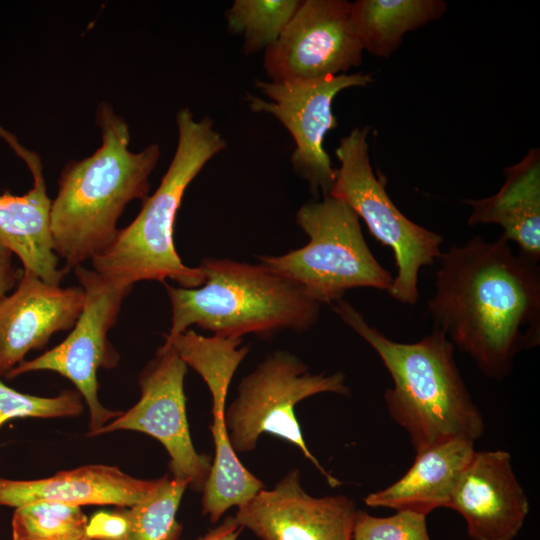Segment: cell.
<instances>
[{
  "label": "cell",
  "mask_w": 540,
  "mask_h": 540,
  "mask_svg": "<svg viewBox=\"0 0 540 540\" xmlns=\"http://www.w3.org/2000/svg\"><path fill=\"white\" fill-rule=\"evenodd\" d=\"M428 300L433 328L442 331L489 378L501 381L515 356L540 343V270L500 236H475L440 256Z\"/></svg>",
  "instance_id": "1"
},
{
  "label": "cell",
  "mask_w": 540,
  "mask_h": 540,
  "mask_svg": "<svg viewBox=\"0 0 540 540\" xmlns=\"http://www.w3.org/2000/svg\"><path fill=\"white\" fill-rule=\"evenodd\" d=\"M96 124L101 146L92 155L64 166L51 202L53 248L67 273L91 261L114 241L127 204L148 197L149 177L161 155L157 144L139 152L129 150V125L109 102L99 104Z\"/></svg>",
  "instance_id": "2"
},
{
  "label": "cell",
  "mask_w": 540,
  "mask_h": 540,
  "mask_svg": "<svg viewBox=\"0 0 540 540\" xmlns=\"http://www.w3.org/2000/svg\"><path fill=\"white\" fill-rule=\"evenodd\" d=\"M334 312L378 354L393 386L384 392L390 418L409 436L418 453L453 438L475 442L484 433L482 413L474 403L454 358V346L433 328L411 343L394 341L371 326L349 302Z\"/></svg>",
  "instance_id": "3"
},
{
  "label": "cell",
  "mask_w": 540,
  "mask_h": 540,
  "mask_svg": "<svg viewBox=\"0 0 540 540\" xmlns=\"http://www.w3.org/2000/svg\"><path fill=\"white\" fill-rule=\"evenodd\" d=\"M176 124L177 147L158 188L109 247L91 260L98 274L126 286L171 279L181 288H197L205 281L199 266H187L178 255L174 226L187 187L226 148V140L210 117L198 121L189 108L178 111Z\"/></svg>",
  "instance_id": "4"
},
{
  "label": "cell",
  "mask_w": 540,
  "mask_h": 540,
  "mask_svg": "<svg viewBox=\"0 0 540 540\" xmlns=\"http://www.w3.org/2000/svg\"><path fill=\"white\" fill-rule=\"evenodd\" d=\"M204 283L181 288L164 283L170 305V341L191 326L213 335L262 338L291 330L304 332L316 324L321 305L293 281L262 264L206 258L199 266Z\"/></svg>",
  "instance_id": "5"
},
{
  "label": "cell",
  "mask_w": 540,
  "mask_h": 540,
  "mask_svg": "<svg viewBox=\"0 0 540 540\" xmlns=\"http://www.w3.org/2000/svg\"><path fill=\"white\" fill-rule=\"evenodd\" d=\"M296 223L308 236L301 248L259 263L299 285L314 301L334 304L354 288H390L393 277L372 254L360 219L342 200L326 195L303 204Z\"/></svg>",
  "instance_id": "6"
},
{
  "label": "cell",
  "mask_w": 540,
  "mask_h": 540,
  "mask_svg": "<svg viewBox=\"0 0 540 540\" xmlns=\"http://www.w3.org/2000/svg\"><path fill=\"white\" fill-rule=\"evenodd\" d=\"M321 393L349 396L345 374L311 373L307 364L286 350L267 355L242 378L236 397L226 407V430L235 453L254 450L262 434H272L296 446L331 487L340 485L309 450L295 414L299 402Z\"/></svg>",
  "instance_id": "7"
},
{
  "label": "cell",
  "mask_w": 540,
  "mask_h": 540,
  "mask_svg": "<svg viewBox=\"0 0 540 540\" xmlns=\"http://www.w3.org/2000/svg\"><path fill=\"white\" fill-rule=\"evenodd\" d=\"M368 134V126L357 127L340 139L335 150L340 167L329 195L345 202L371 235L393 251L397 273L387 292L398 302L413 305L419 299V272L440 258L444 239L407 218L394 204L385 179L373 171Z\"/></svg>",
  "instance_id": "8"
},
{
  "label": "cell",
  "mask_w": 540,
  "mask_h": 540,
  "mask_svg": "<svg viewBox=\"0 0 540 540\" xmlns=\"http://www.w3.org/2000/svg\"><path fill=\"white\" fill-rule=\"evenodd\" d=\"M74 273L84 292L79 318L68 336L40 356L24 360L5 377L12 379L34 371H52L73 383L89 410L88 437H95L122 412L106 408L99 399V369L117 366L119 354L108 339L131 286L115 282L93 269L79 266Z\"/></svg>",
  "instance_id": "9"
},
{
  "label": "cell",
  "mask_w": 540,
  "mask_h": 540,
  "mask_svg": "<svg viewBox=\"0 0 540 540\" xmlns=\"http://www.w3.org/2000/svg\"><path fill=\"white\" fill-rule=\"evenodd\" d=\"M242 338L203 336L187 329L164 344L172 345L187 366L206 383L212 397L214 460L202 489V511L216 523L233 506H241L265 488L233 450L226 430V398L231 380L246 355Z\"/></svg>",
  "instance_id": "10"
},
{
  "label": "cell",
  "mask_w": 540,
  "mask_h": 540,
  "mask_svg": "<svg viewBox=\"0 0 540 540\" xmlns=\"http://www.w3.org/2000/svg\"><path fill=\"white\" fill-rule=\"evenodd\" d=\"M373 81L366 73L288 83L256 80V88L269 101L247 94L252 111L273 115L291 134L293 171L308 183L313 195H329L336 179L337 169L323 146L326 134L338 126L332 112L334 98L345 89L366 87Z\"/></svg>",
  "instance_id": "11"
},
{
  "label": "cell",
  "mask_w": 540,
  "mask_h": 540,
  "mask_svg": "<svg viewBox=\"0 0 540 540\" xmlns=\"http://www.w3.org/2000/svg\"><path fill=\"white\" fill-rule=\"evenodd\" d=\"M187 367L174 347L163 343L139 374L137 403L96 436L129 430L153 437L169 455L172 477L188 481L194 491H202L212 462L196 451L191 439L184 392Z\"/></svg>",
  "instance_id": "12"
},
{
  "label": "cell",
  "mask_w": 540,
  "mask_h": 540,
  "mask_svg": "<svg viewBox=\"0 0 540 540\" xmlns=\"http://www.w3.org/2000/svg\"><path fill=\"white\" fill-rule=\"evenodd\" d=\"M363 47L346 0H303L278 40L264 51L263 67L276 83L346 74L362 63Z\"/></svg>",
  "instance_id": "13"
},
{
  "label": "cell",
  "mask_w": 540,
  "mask_h": 540,
  "mask_svg": "<svg viewBox=\"0 0 540 540\" xmlns=\"http://www.w3.org/2000/svg\"><path fill=\"white\" fill-rule=\"evenodd\" d=\"M356 510L346 495L308 494L292 469L239 506L234 517L261 540H351Z\"/></svg>",
  "instance_id": "14"
},
{
  "label": "cell",
  "mask_w": 540,
  "mask_h": 540,
  "mask_svg": "<svg viewBox=\"0 0 540 540\" xmlns=\"http://www.w3.org/2000/svg\"><path fill=\"white\" fill-rule=\"evenodd\" d=\"M448 508L465 519L472 540H513L529 513V501L511 455L504 450H475Z\"/></svg>",
  "instance_id": "15"
},
{
  "label": "cell",
  "mask_w": 540,
  "mask_h": 540,
  "mask_svg": "<svg viewBox=\"0 0 540 540\" xmlns=\"http://www.w3.org/2000/svg\"><path fill=\"white\" fill-rule=\"evenodd\" d=\"M83 304L81 286L51 285L23 270L16 290L0 298V376L30 351L44 348L57 332L71 330Z\"/></svg>",
  "instance_id": "16"
},
{
  "label": "cell",
  "mask_w": 540,
  "mask_h": 540,
  "mask_svg": "<svg viewBox=\"0 0 540 540\" xmlns=\"http://www.w3.org/2000/svg\"><path fill=\"white\" fill-rule=\"evenodd\" d=\"M133 477L117 466L89 464L35 480L0 478V505L17 508L51 501L72 506L131 507L152 495L165 480Z\"/></svg>",
  "instance_id": "17"
},
{
  "label": "cell",
  "mask_w": 540,
  "mask_h": 540,
  "mask_svg": "<svg viewBox=\"0 0 540 540\" xmlns=\"http://www.w3.org/2000/svg\"><path fill=\"white\" fill-rule=\"evenodd\" d=\"M12 140L13 147L27 163L33 187L21 196L0 195V242L44 282L60 286L67 272L59 268L50 228L52 199L47 194L38 155Z\"/></svg>",
  "instance_id": "18"
},
{
  "label": "cell",
  "mask_w": 540,
  "mask_h": 540,
  "mask_svg": "<svg viewBox=\"0 0 540 540\" xmlns=\"http://www.w3.org/2000/svg\"><path fill=\"white\" fill-rule=\"evenodd\" d=\"M475 452L474 442L453 438L418 453L410 468L393 484L368 494L369 507L428 515L449 507L457 482Z\"/></svg>",
  "instance_id": "19"
},
{
  "label": "cell",
  "mask_w": 540,
  "mask_h": 540,
  "mask_svg": "<svg viewBox=\"0 0 540 540\" xmlns=\"http://www.w3.org/2000/svg\"><path fill=\"white\" fill-rule=\"evenodd\" d=\"M505 181L499 191L483 199L464 200L472 208L471 226L497 224L502 237L519 247V253L540 259V150L531 149L518 163L503 170Z\"/></svg>",
  "instance_id": "20"
},
{
  "label": "cell",
  "mask_w": 540,
  "mask_h": 540,
  "mask_svg": "<svg viewBox=\"0 0 540 540\" xmlns=\"http://www.w3.org/2000/svg\"><path fill=\"white\" fill-rule=\"evenodd\" d=\"M447 10L442 0H357L351 3V16L363 50L378 57H389L401 45L403 36Z\"/></svg>",
  "instance_id": "21"
},
{
  "label": "cell",
  "mask_w": 540,
  "mask_h": 540,
  "mask_svg": "<svg viewBox=\"0 0 540 540\" xmlns=\"http://www.w3.org/2000/svg\"><path fill=\"white\" fill-rule=\"evenodd\" d=\"M189 483L167 474L159 488L145 500L122 507L126 528L119 540H178L182 525L177 511Z\"/></svg>",
  "instance_id": "22"
},
{
  "label": "cell",
  "mask_w": 540,
  "mask_h": 540,
  "mask_svg": "<svg viewBox=\"0 0 540 540\" xmlns=\"http://www.w3.org/2000/svg\"><path fill=\"white\" fill-rule=\"evenodd\" d=\"M301 4V0H235L226 11L227 28L243 37L245 54L272 46Z\"/></svg>",
  "instance_id": "23"
},
{
  "label": "cell",
  "mask_w": 540,
  "mask_h": 540,
  "mask_svg": "<svg viewBox=\"0 0 540 540\" xmlns=\"http://www.w3.org/2000/svg\"><path fill=\"white\" fill-rule=\"evenodd\" d=\"M88 518L81 507L38 501L15 508L12 540H84Z\"/></svg>",
  "instance_id": "24"
},
{
  "label": "cell",
  "mask_w": 540,
  "mask_h": 540,
  "mask_svg": "<svg viewBox=\"0 0 540 540\" xmlns=\"http://www.w3.org/2000/svg\"><path fill=\"white\" fill-rule=\"evenodd\" d=\"M83 410V399L76 389L65 390L53 397L35 396L7 386L0 376V428L15 418L76 417Z\"/></svg>",
  "instance_id": "25"
},
{
  "label": "cell",
  "mask_w": 540,
  "mask_h": 540,
  "mask_svg": "<svg viewBox=\"0 0 540 540\" xmlns=\"http://www.w3.org/2000/svg\"><path fill=\"white\" fill-rule=\"evenodd\" d=\"M351 540H431L426 515L396 511L388 517L356 510Z\"/></svg>",
  "instance_id": "26"
},
{
  "label": "cell",
  "mask_w": 540,
  "mask_h": 540,
  "mask_svg": "<svg viewBox=\"0 0 540 540\" xmlns=\"http://www.w3.org/2000/svg\"><path fill=\"white\" fill-rule=\"evenodd\" d=\"M126 528V520L122 507L113 510H101L90 519L86 534L93 540H119Z\"/></svg>",
  "instance_id": "27"
},
{
  "label": "cell",
  "mask_w": 540,
  "mask_h": 540,
  "mask_svg": "<svg viewBox=\"0 0 540 540\" xmlns=\"http://www.w3.org/2000/svg\"><path fill=\"white\" fill-rule=\"evenodd\" d=\"M22 272L12 263V253L0 242V298L17 284Z\"/></svg>",
  "instance_id": "28"
},
{
  "label": "cell",
  "mask_w": 540,
  "mask_h": 540,
  "mask_svg": "<svg viewBox=\"0 0 540 540\" xmlns=\"http://www.w3.org/2000/svg\"><path fill=\"white\" fill-rule=\"evenodd\" d=\"M242 529L243 527L237 522L234 516H228L219 526L210 530L197 540H237Z\"/></svg>",
  "instance_id": "29"
},
{
  "label": "cell",
  "mask_w": 540,
  "mask_h": 540,
  "mask_svg": "<svg viewBox=\"0 0 540 540\" xmlns=\"http://www.w3.org/2000/svg\"><path fill=\"white\" fill-rule=\"evenodd\" d=\"M84 540H93V539H90L89 537L85 538Z\"/></svg>",
  "instance_id": "30"
}]
</instances>
